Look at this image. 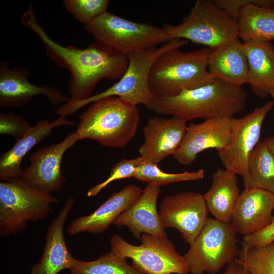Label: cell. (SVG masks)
<instances>
[{"label": "cell", "mask_w": 274, "mask_h": 274, "mask_svg": "<svg viewBox=\"0 0 274 274\" xmlns=\"http://www.w3.org/2000/svg\"><path fill=\"white\" fill-rule=\"evenodd\" d=\"M20 23L40 38L51 60L68 71L71 98L66 102L67 104L89 98L99 81L120 79L128 68L129 61L126 56L99 42L95 41L85 49L64 46L55 42L37 21L32 3L21 18Z\"/></svg>", "instance_id": "1"}, {"label": "cell", "mask_w": 274, "mask_h": 274, "mask_svg": "<svg viewBox=\"0 0 274 274\" xmlns=\"http://www.w3.org/2000/svg\"><path fill=\"white\" fill-rule=\"evenodd\" d=\"M247 97L242 87L214 78L202 87L157 98L153 111L157 115L175 116L186 122L196 118L233 117L244 110Z\"/></svg>", "instance_id": "2"}, {"label": "cell", "mask_w": 274, "mask_h": 274, "mask_svg": "<svg viewBox=\"0 0 274 274\" xmlns=\"http://www.w3.org/2000/svg\"><path fill=\"white\" fill-rule=\"evenodd\" d=\"M79 140L90 139L103 146L124 148L134 136L140 115L137 106L111 96L96 101L79 117Z\"/></svg>", "instance_id": "3"}, {"label": "cell", "mask_w": 274, "mask_h": 274, "mask_svg": "<svg viewBox=\"0 0 274 274\" xmlns=\"http://www.w3.org/2000/svg\"><path fill=\"white\" fill-rule=\"evenodd\" d=\"M188 43L187 40L174 39L159 47L127 56L129 61L128 68L118 82L105 91L92 95L87 99L72 104L61 105L57 110L58 114L62 116L73 114L88 104L111 96L119 97L136 106L143 105L147 109L153 110L157 98L149 84V76L152 65L164 52L180 49Z\"/></svg>", "instance_id": "4"}, {"label": "cell", "mask_w": 274, "mask_h": 274, "mask_svg": "<svg viewBox=\"0 0 274 274\" xmlns=\"http://www.w3.org/2000/svg\"><path fill=\"white\" fill-rule=\"evenodd\" d=\"M211 52L206 47L189 52L175 49L160 55L149 76V86L157 99L174 96L211 83L214 79L208 70Z\"/></svg>", "instance_id": "5"}, {"label": "cell", "mask_w": 274, "mask_h": 274, "mask_svg": "<svg viewBox=\"0 0 274 274\" xmlns=\"http://www.w3.org/2000/svg\"><path fill=\"white\" fill-rule=\"evenodd\" d=\"M59 200L40 191L22 178L0 183V235L23 231L29 221L45 219Z\"/></svg>", "instance_id": "6"}, {"label": "cell", "mask_w": 274, "mask_h": 274, "mask_svg": "<svg viewBox=\"0 0 274 274\" xmlns=\"http://www.w3.org/2000/svg\"><path fill=\"white\" fill-rule=\"evenodd\" d=\"M172 39L203 45L211 50L239 38L238 22L210 0H197L182 22L162 27Z\"/></svg>", "instance_id": "7"}, {"label": "cell", "mask_w": 274, "mask_h": 274, "mask_svg": "<svg viewBox=\"0 0 274 274\" xmlns=\"http://www.w3.org/2000/svg\"><path fill=\"white\" fill-rule=\"evenodd\" d=\"M84 28L93 36L95 41L126 56L173 40L163 27L132 21L108 12L85 25Z\"/></svg>", "instance_id": "8"}, {"label": "cell", "mask_w": 274, "mask_h": 274, "mask_svg": "<svg viewBox=\"0 0 274 274\" xmlns=\"http://www.w3.org/2000/svg\"><path fill=\"white\" fill-rule=\"evenodd\" d=\"M236 231L231 223L208 218L183 256L191 274H216L239 254Z\"/></svg>", "instance_id": "9"}, {"label": "cell", "mask_w": 274, "mask_h": 274, "mask_svg": "<svg viewBox=\"0 0 274 274\" xmlns=\"http://www.w3.org/2000/svg\"><path fill=\"white\" fill-rule=\"evenodd\" d=\"M111 251L124 258L143 274H188L189 269L183 256L168 238L160 239L143 234L140 245L127 242L118 234L112 235Z\"/></svg>", "instance_id": "10"}, {"label": "cell", "mask_w": 274, "mask_h": 274, "mask_svg": "<svg viewBox=\"0 0 274 274\" xmlns=\"http://www.w3.org/2000/svg\"><path fill=\"white\" fill-rule=\"evenodd\" d=\"M273 107L272 101H268L242 117L234 118L229 145L217 151L225 169L242 177L245 189H249L250 185L248 172L249 157L260 141L263 123Z\"/></svg>", "instance_id": "11"}, {"label": "cell", "mask_w": 274, "mask_h": 274, "mask_svg": "<svg viewBox=\"0 0 274 274\" xmlns=\"http://www.w3.org/2000/svg\"><path fill=\"white\" fill-rule=\"evenodd\" d=\"M208 211L202 194L187 191L165 197L159 213L163 227L176 229L190 245L203 227Z\"/></svg>", "instance_id": "12"}, {"label": "cell", "mask_w": 274, "mask_h": 274, "mask_svg": "<svg viewBox=\"0 0 274 274\" xmlns=\"http://www.w3.org/2000/svg\"><path fill=\"white\" fill-rule=\"evenodd\" d=\"M79 140L75 131L58 143L37 149L30 157L29 166L23 169L21 178L47 193L60 190L66 181L61 167L63 155Z\"/></svg>", "instance_id": "13"}, {"label": "cell", "mask_w": 274, "mask_h": 274, "mask_svg": "<svg viewBox=\"0 0 274 274\" xmlns=\"http://www.w3.org/2000/svg\"><path fill=\"white\" fill-rule=\"evenodd\" d=\"M234 121V117H222L206 119L200 123H190L173 157L179 164L189 165L206 150H223L231 140Z\"/></svg>", "instance_id": "14"}, {"label": "cell", "mask_w": 274, "mask_h": 274, "mask_svg": "<svg viewBox=\"0 0 274 274\" xmlns=\"http://www.w3.org/2000/svg\"><path fill=\"white\" fill-rule=\"evenodd\" d=\"M30 73L25 67L10 68L7 61L0 64V107H20L30 102L39 95L46 97L53 106L67 102L70 98L58 88L51 86H37L29 81Z\"/></svg>", "instance_id": "15"}, {"label": "cell", "mask_w": 274, "mask_h": 274, "mask_svg": "<svg viewBox=\"0 0 274 274\" xmlns=\"http://www.w3.org/2000/svg\"><path fill=\"white\" fill-rule=\"evenodd\" d=\"M186 122L175 116L154 117L143 129L144 142L139 149L140 156L150 163L158 165L173 155L184 136Z\"/></svg>", "instance_id": "16"}, {"label": "cell", "mask_w": 274, "mask_h": 274, "mask_svg": "<svg viewBox=\"0 0 274 274\" xmlns=\"http://www.w3.org/2000/svg\"><path fill=\"white\" fill-rule=\"evenodd\" d=\"M160 191V187L147 183L138 199L113 224L119 228L126 226L137 239L145 233L167 238L157 208Z\"/></svg>", "instance_id": "17"}, {"label": "cell", "mask_w": 274, "mask_h": 274, "mask_svg": "<svg viewBox=\"0 0 274 274\" xmlns=\"http://www.w3.org/2000/svg\"><path fill=\"white\" fill-rule=\"evenodd\" d=\"M274 216V193L258 189H245L235 205L231 223L237 233L252 234L268 226Z\"/></svg>", "instance_id": "18"}, {"label": "cell", "mask_w": 274, "mask_h": 274, "mask_svg": "<svg viewBox=\"0 0 274 274\" xmlns=\"http://www.w3.org/2000/svg\"><path fill=\"white\" fill-rule=\"evenodd\" d=\"M141 187L128 185L109 198L91 214L80 216L72 221L67 229V234L74 236L81 232L101 233L123 212L138 199L143 192Z\"/></svg>", "instance_id": "19"}, {"label": "cell", "mask_w": 274, "mask_h": 274, "mask_svg": "<svg viewBox=\"0 0 274 274\" xmlns=\"http://www.w3.org/2000/svg\"><path fill=\"white\" fill-rule=\"evenodd\" d=\"M75 199L68 198L48 227L46 242L39 261L34 264L30 274H58L70 269L74 257L65 241L64 226Z\"/></svg>", "instance_id": "20"}, {"label": "cell", "mask_w": 274, "mask_h": 274, "mask_svg": "<svg viewBox=\"0 0 274 274\" xmlns=\"http://www.w3.org/2000/svg\"><path fill=\"white\" fill-rule=\"evenodd\" d=\"M74 122L67 120L65 117L59 116L50 122L48 119L39 120L35 126L8 151L1 154L0 157L1 181L21 178L23 169L21 162L25 155L37 143L49 136L52 130L63 126H73Z\"/></svg>", "instance_id": "21"}, {"label": "cell", "mask_w": 274, "mask_h": 274, "mask_svg": "<svg viewBox=\"0 0 274 274\" xmlns=\"http://www.w3.org/2000/svg\"><path fill=\"white\" fill-rule=\"evenodd\" d=\"M208 70L213 78L231 85L242 87L248 83V66L243 41L238 38L211 50Z\"/></svg>", "instance_id": "22"}, {"label": "cell", "mask_w": 274, "mask_h": 274, "mask_svg": "<svg viewBox=\"0 0 274 274\" xmlns=\"http://www.w3.org/2000/svg\"><path fill=\"white\" fill-rule=\"evenodd\" d=\"M243 44L248 61V83L255 94L264 98L274 89V45L256 40Z\"/></svg>", "instance_id": "23"}, {"label": "cell", "mask_w": 274, "mask_h": 274, "mask_svg": "<svg viewBox=\"0 0 274 274\" xmlns=\"http://www.w3.org/2000/svg\"><path fill=\"white\" fill-rule=\"evenodd\" d=\"M212 178L210 189L203 195L208 210L214 218L231 223L241 194L236 175L225 169H218Z\"/></svg>", "instance_id": "24"}, {"label": "cell", "mask_w": 274, "mask_h": 274, "mask_svg": "<svg viewBox=\"0 0 274 274\" xmlns=\"http://www.w3.org/2000/svg\"><path fill=\"white\" fill-rule=\"evenodd\" d=\"M238 22L243 42H269L274 39V8L247 4L240 10Z\"/></svg>", "instance_id": "25"}, {"label": "cell", "mask_w": 274, "mask_h": 274, "mask_svg": "<svg viewBox=\"0 0 274 274\" xmlns=\"http://www.w3.org/2000/svg\"><path fill=\"white\" fill-rule=\"evenodd\" d=\"M250 188L274 193V156L263 141H260L249 159Z\"/></svg>", "instance_id": "26"}, {"label": "cell", "mask_w": 274, "mask_h": 274, "mask_svg": "<svg viewBox=\"0 0 274 274\" xmlns=\"http://www.w3.org/2000/svg\"><path fill=\"white\" fill-rule=\"evenodd\" d=\"M69 270L70 274H143L111 251L91 261L74 258Z\"/></svg>", "instance_id": "27"}, {"label": "cell", "mask_w": 274, "mask_h": 274, "mask_svg": "<svg viewBox=\"0 0 274 274\" xmlns=\"http://www.w3.org/2000/svg\"><path fill=\"white\" fill-rule=\"evenodd\" d=\"M204 175L205 170L203 169L178 173H166L160 169L158 165L144 160L138 166L134 178L160 187L172 183L201 180Z\"/></svg>", "instance_id": "28"}, {"label": "cell", "mask_w": 274, "mask_h": 274, "mask_svg": "<svg viewBox=\"0 0 274 274\" xmlns=\"http://www.w3.org/2000/svg\"><path fill=\"white\" fill-rule=\"evenodd\" d=\"M238 256L250 274H274V242L262 247H242Z\"/></svg>", "instance_id": "29"}, {"label": "cell", "mask_w": 274, "mask_h": 274, "mask_svg": "<svg viewBox=\"0 0 274 274\" xmlns=\"http://www.w3.org/2000/svg\"><path fill=\"white\" fill-rule=\"evenodd\" d=\"M108 0H64L66 11L84 25L107 11Z\"/></svg>", "instance_id": "30"}, {"label": "cell", "mask_w": 274, "mask_h": 274, "mask_svg": "<svg viewBox=\"0 0 274 274\" xmlns=\"http://www.w3.org/2000/svg\"><path fill=\"white\" fill-rule=\"evenodd\" d=\"M145 160L140 156L134 159L123 158L114 165L108 178L102 182L96 184L88 191V197L97 195L103 189L112 182L121 179L134 178L138 166Z\"/></svg>", "instance_id": "31"}, {"label": "cell", "mask_w": 274, "mask_h": 274, "mask_svg": "<svg viewBox=\"0 0 274 274\" xmlns=\"http://www.w3.org/2000/svg\"><path fill=\"white\" fill-rule=\"evenodd\" d=\"M31 127L29 122L21 115L13 112L0 114V133L10 135L16 141L22 138Z\"/></svg>", "instance_id": "32"}, {"label": "cell", "mask_w": 274, "mask_h": 274, "mask_svg": "<svg viewBox=\"0 0 274 274\" xmlns=\"http://www.w3.org/2000/svg\"><path fill=\"white\" fill-rule=\"evenodd\" d=\"M218 7L224 10L229 16L238 21L241 8L249 4L258 6L274 8V0H212Z\"/></svg>", "instance_id": "33"}, {"label": "cell", "mask_w": 274, "mask_h": 274, "mask_svg": "<svg viewBox=\"0 0 274 274\" xmlns=\"http://www.w3.org/2000/svg\"><path fill=\"white\" fill-rule=\"evenodd\" d=\"M274 242V216L270 224L262 230L252 234L244 236L242 246L245 248L259 247Z\"/></svg>", "instance_id": "34"}, {"label": "cell", "mask_w": 274, "mask_h": 274, "mask_svg": "<svg viewBox=\"0 0 274 274\" xmlns=\"http://www.w3.org/2000/svg\"><path fill=\"white\" fill-rule=\"evenodd\" d=\"M224 274H250L241 260L236 258L227 265Z\"/></svg>", "instance_id": "35"}, {"label": "cell", "mask_w": 274, "mask_h": 274, "mask_svg": "<svg viewBox=\"0 0 274 274\" xmlns=\"http://www.w3.org/2000/svg\"><path fill=\"white\" fill-rule=\"evenodd\" d=\"M263 141L274 156V136L267 137Z\"/></svg>", "instance_id": "36"}, {"label": "cell", "mask_w": 274, "mask_h": 274, "mask_svg": "<svg viewBox=\"0 0 274 274\" xmlns=\"http://www.w3.org/2000/svg\"><path fill=\"white\" fill-rule=\"evenodd\" d=\"M269 94L271 96V97L272 98V101L273 102V107H274V89L270 90L269 91Z\"/></svg>", "instance_id": "37"}]
</instances>
